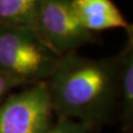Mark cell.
Masks as SVG:
<instances>
[{
    "label": "cell",
    "mask_w": 133,
    "mask_h": 133,
    "mask_svg": "<svg viewBox=\"0 0 133 133\" xmlns=\"http://www.w3.org/2000/svg\"><path fill=\"white\" fill-rule=\"evenodd\" d=\"M53 116L46 82L30 85L0 105V133H44Z\"/></svg>",
    "instance_id": "4"
},
{
    "label": "cell",
    "mask_w": 133,
    "mask_h": 133,
    "mask_svg": "<svg viewBox=\"0 0 133 133\" xmlns=\"http://www.w3.org/2000/svg\"><path fill=\"white\" fill-rule=\"evenodd\" d=\"M39 0H0V24L34 28Z\"/></svg>",
    "instance_id": "7"
},
{
    "label": "cell",
    "mask_w": 133,
    "mask_h": 133,
    "mask_svg": "<svg viewBox=\"0 0 133 133\" xmlns=\"http://www.w3.org/2000/svg\"><path fill=\"white\" fill-rule=\"evenodd\" d=\"M126 42L118 52V114L123 133H132L133 129V28L126 31Z\"/></svg>",
    "instance_id": "6"
},
{
    "label": "cell",
    "mask_w": 133,
    "mask_h": 133,
    "mask_svg": "<svg viewBox=\"0 0 133 133\" xmlns=\"http://www.w3.org/2000/svg\"><path fill=\"white\" fill-rule=\"evenodd\" d=\"M119 54L94 59L77 51L62 55L46 81L53 114L95 129L118 114Z\"/></svg>",
    "instance_id": "1"
},
{
    "label": "cell",
    "mask_w": 133,
    "mask_h": 133,
    "mask_svg": "<svg viewBox=\"0 0 133 133\" xmlns=\"http://www.w3.org/2000/svg\"><path fill=\"white\" fill-rule=\"evenodd\" d=\"M97 129L71 119H57L44 133H94Z\"/></svg>",
    "instance_id": "8"
},
{
    "label": "cell",
    "mask_w": 133,
    "mask_h": 133,
    "mask_svg": "<svg viewBox=\"0 0 133 133\" xmlns=\"http://www.w3.org/2000/svg\"><path fill=\"white\" fill-rule=\"evenodd\" d=\"M60 57L33 29L0 24V71L21 86L46 82Z\"/></svg>",
    "instance_id": "2"
},
{
    "label": "cell",
    "mask_w": 133,
    "mask_h": 133,
    "mask_svg": "<svg viewBox=\"0 0 133 133\" xmlns=\"http://www.w3.org/2000/svg\"><path fill=\"white\" fill-rule=\"evenodd\" d=\"M73 9L83 28L98 34L111 29H127L131 26L111 0H73Z\"/></svg>",
    "instance_id": "5"
},
{
    "label": "cell",
    "mask_w": 133,
    "mask_h": 133,
    "mask_svg": "<svg viewBox=\"0 0 133 133\" xmlns=\"http://www.w3.org/2000/svg\"><path fill=\"white\" fill-rule=\"evenodd\" d=\"M33 30L60 56L100 41L98 34L81 26L73 0H39Z\"/></svg>",
    "instance_id": "3"
},
{
    "label": "cell",
    "mask_w": 133,
    "mask_h": 133,
    "mask_svg": "<svg viewBox=\"0 0 133 133\" xmlns=\"http://www.w3.org/2000/svg\"><path fill=\"white\" fill-rule=\"evenodd\" d=\"M20 84L15 80L9 78L0 71V105L3 101L12 93L15 88L20 87Z\"/></svg>",
    "instance_id": "9"
}]
</instances>
